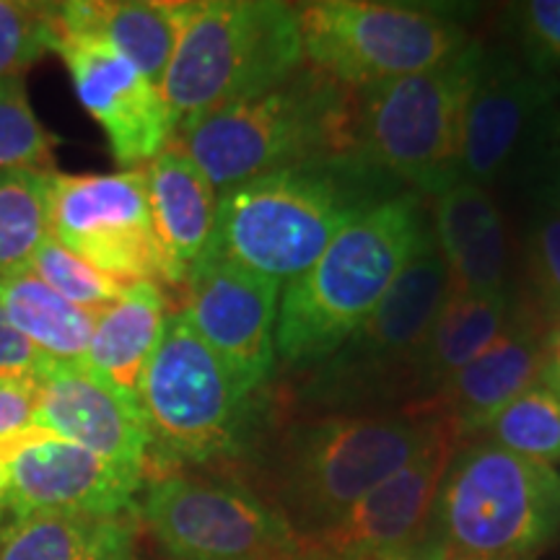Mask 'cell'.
<instances>
[{"label": "cell", "instance_id": "cell-7", "mask_svg": "<svg viewBox=\"0 0 560 560\" xmlns=\"http://www.w3.org/2000/svg\"><path fill=\"white\" fill-rule=\"evenodd\" d=\"M486 50L467 42L436 68L361 91L355 161L418 192H444L457 182L462 122Z\"/></svg>", "mask_w": 560, "mask_h": 560}, {"label": "cell", "instance_id": "cell-11", "mask_svg": "<svg viewBox=\"0 0 560 560\" xmlns=\"http://www.w3.org/2000/svg\"><path fill=\"white\" fill-rule=\"evenodd\" d=\"M140 490L138 520L170 560H299L296 532L247 488L161 472Z\"/></svg>", "mask_w": 560, "mask_h": 560}, {"label": "cell", "instance_id": "cell-13", "mask_svg": "<svg viewBox=\"0 0 560 560\" xmlns=\"http://www.w3.org/2000/svg\"><path fill=\"white\" fill-rule=\"evenodd\" d=\"M143 480L34 425L0 439V529L37 514L138 511Z\"/></svg>", "mask_w": 560, "mask_h": 560}, {"label": "cell", "instance_id": "cell-35", "mask_svg": "<svg viewBox=\"0 0 560 560\" xmlns=\"http://www.w3.org/2000/svg\"><path fill=\"white\" fill-rule=\"evenodd\" d=\"M37 380H0V439L34 429Z\"/></svg>", "mask_w": 560, "mask_h": 560}, {"label": "cell", "instance_id": "cell-17", "mask_svg": "<svg viewBox=\"0 0 560 560\" xmlns=\"http://www.w3.org/2000/svg\"><path fill=\"white\" fill-rule=\"evenodd\" d=\"M34 425L112 465L145 475L151 441L138 402L112 389L83 363L47 361L42 366Z\"/></svg>", "mask_w": 560, "mask_h": 560}, {"label": "cell", "instance_id": "cell-2", "mask_svg": "<svg viewBox=\"0 0 560 560\" xmlns=\"http://www.w3.org/2000/svg\"><path fill=\"white\" fill-rule=\"evenodd\" d=\"M223 195L262 174L317 161H355L350 89L304 62L265 94L192 117L172 143Z\"/></svg>", "mask_w": 560, "mask_h": 560}, {"label": "cell", "instance_id": "cell-14", "mask_svg": "<svg viewBox=\"0 0 560 560\" xmlns=\"http://www.w3.org/2000/svg\"><path fill=\"white\" fill-rule=\"evenodd\" d=\"M52 52L66 62L75 96L122 170H140L172 143L174 120L161 89L109 42L58 24Z\"/></svg>", "mask_w": 560, "mask_h": 560}, {"label": "cell", "instance_id": "cell-32", "mask_svg": "<svg viewBox=\"0 0 560 560\" xmlns=\"http://www.w3.org/2000/svg\"><path fill=\"white\" fill-rule=\"evenodd\" d=\"M524 247L532 291L545 314L560 322V213L550 208L537 210L529 221Z\"/></svg>", "mask_w": 560, "mask_h": 560}, {"label": "cell", "instance_id": "cell-16", "mask_svg": "<svg viewBox=\"0 0 560 560\" xmlns=\"http://www.w3.org/2000/svg\"><path fill=\"white\" fill-rule=\"evenodd\" d=\"M457 444V436L441 439L332 524L299 537V560H374L423 540Z\"/></svg>", "mask_w": 560, "mask_h": 560}, {"label": "cell", "instance_id": "cell-26", "mask_svg": "<svg viewBox=\"0 0 560 560\" xmlns=\"http://www.w3.org/2000/svg\"><path fill=\"white\" fill-rule=\"evenodd\" d=\"M0 306L11 325L52 363L79 366L100 314L70 304L26 268L0 272Z\"/></svg>", "mask_w": 560, "mask_h": 560}, {"label": "cell", "instance_id": "cell-21", "mask_svg": "<svg viewBox=\"0 0 560 560\" xmlns=\"http://www.w3.org/2000/svg\"><path fill=\"white\" fill-rule=\"evenodd\" d=\"M143 174L153 231L166 260V283L182 285L208 252L221 195L174 145L149 161Z\"/></svg>", "mask_w": 560, "mask_h": 560}, {"label": "cell", "instance_id": "cell-33", "mask_svg": "<svg viewBox=\"0 0 560 560\" xmlns=\"http://www.w3.org/2000/svg\"><path fill=\"white\" fill-rule=\"evenodd\" d=\"M511 30L532 70L545 75L560 70V0L516 3L511 9Z\"/></svg>", "mask_w": 560, "mask_h": 560}, {"label": "cell", "instance_id": "cell-19", "mask_svg": "<svg viewBox=\"0 0 560 560\" xmlns=\"http://www.w3.org/2000/svg\"><path fill=\"white\" fill-rule=\"evenodd\" d=\"M545 332L535 319L520 317L486 353L459 369L433 392L431 410L454 431V436H478L488 420L540 382Z\"/></svg>", "mask_w": 560, "mask_h": 560}, {"label": "cell", "instance_id": "cell-9", "mask_svg": "<svg viewBox=\"0 0 560 560\" xmlns=\"http://www.w3.org/2000/svg\"><path fill=\"white\" fill-rule=\"evenodd\" d=\"M452 289L450 268L431 240L346 342L314 363L306 402L338 416L412 392L420 348Z\"/></svg>", "mask_w": 560, "mask_h": 560}, {"label": "cell", "instance_id": "cell-8", "mask_svg": "<svg viewBox=\"0 0 560 560\" xmlns=\"http://www.w3.org/2000/svg\"><path fill=\"white\" fill-rule=\"evenodd\" d=\"M249 400L185 312H172L138 392L149 462L177 472L240 454L249 431Z\"/></svg>", "mask_w": 560, "mask_h": 560}, {"label": "cell", "instance_id": "cell-1", "mask_svg": "<svg viewBox=\"0 0 560 560\" xmlns=\"http://www.w3.org/2000/svg\"><path fill=\"white\" fill-rule=\"evenodd\" d=\"M429 242L431 226L420 195H392L361 208L317 262L280 291L278 359L291 366L327 359L380 306Z\"/></svg>", "mask_w": 560, "mask_h": 560}, {"label": "cell", "instance_id": "cell-36", "mask_svg": "<svg viewBox=\"0 0 560 560\" xmlns=\"http://www.w3.org/2000/svg\"><path fill=\"white\" fill-rule=\"evenodd\" d=\"M542 164H560V86L532 130Z\"/></svg>", "mask_w": 560, "mask_h": 560}, {"label": "cell", "instance_id": "cell-6", "mask_svg": "<svg viewBox=\"0 0 560 560\" xmlns=\"http://www.w3.org/2000/svg\"><path fill=\"white\" fill-rule=\"evenodd\" d=\"M558 529L556 467L516 457L486 439L454 450L429 529L452 558L527 560Z\"/></svg>", "mask_w": 560, "mask_h": 560}, {"label": "cell", "instance_id": "cell-10", "mask_svg": "<svg viewBox=\"0 0 560 560\" xmlns=\"http://www.w3.org/2000/svg\"><path fill=\"white\" fill-rule=\"evenodd\" d=\"M304 62L346 89H374L454 58L459 24L425 5L325 0L299 9Z\"/></svg>", "mask_w": 560, "mask_h": 560}, {"label": "cell", "instance_id": "cell-29", "mask_svg": "<svg viewBox=\"0 0 560 560\" xmlns=\"http://www.w3.org/2000/svg\"><path fill=\"white\" fill-rule=\"evenodd\" d=\"M26 270L34 272L42 283L50 285L62 299H68L70 304L94 314H102L128 289V283L104 276L89 262H83L81 257H75L52 234L39 244L32 260L26 262Z\"/></svg>", "mask_w": 560, "mask_h": 560}, {"label": "cell", "instance_id": "cell-30", "mask_svg": "<svg viewBox=\"0 0 560 560\" xmlns=\"http://www.w3.org/2000/svg\"><path fill=\"white\" fill-rule=\"evenodd\" d=\"M52 143L34 115L24 79H0V172L50 170Z\"/></svg>", "mask_w": 560, "mask_h": 560}, {"label": "cell", "instance_id": "cell-40", "mask_svg": "<svg viewBox=\"0 0 560 560\" xmlns=\"http://www.w3.org/2000/svg\"><path fill=\"white\" fill-rule=\"evenodd\" d=\"M452 560H470V558H452Z\"/></svg>", "mask_w": 560, "mask_h": 560}, {"label": "cell", "instance_id": "cell-25", "mask_svg": "<svg viewBox=\"0 0 560 560\" xmlns=\"http://www.w3.org/2000/svg\"><path fill=\"white\" fill-rule=\"evenodd\" d=\"M138 522V511L26 516L0 535V560H132Z\"/></svg>", "mask_w": 560, "mask_h": 560}, {"label": "cell", "instance_id": "cell-22", "mask_svg": "<svg viewBox=\"0 0 560 560\" xmlns=\"http://www.w3.org/2000/svg\"><path fill=\"white\" fill-rule=\"evenodd\" d=\"M190 5L153 0H73L58 3V24L109 42L161 89Z\"/></svg>", "mask_w": 560, "mask_h": 560}, {"label": "cell", "instance_id": "cell-5", "mask_svg": "<svg viewBox=\"0 0 560 560\" xmlns=\"http://www.w3.org/2000/svg\"><path fill=\"white\" fill-rule=\"evenodd\" d=\"M299 68V9L276 0H202L190 5L161 96L177 130L210 109L265 94Z\"/></svg>", "mask_w": 560, "mask_h": 560}, {"label": "cell", "instance_id": "cell-20", "mask_svg": "<svg viewBox=\"0 0 560 560\" xmlns=\"http://www.w3.org/2000/svg\"><path fill=\"white\" fill-rule=\"evenodd\" d=\"M436 249L450 268L454 291H509V234L486 187L454 182L436 198Z\"/></svg>", "mask_w": 560, "mask_h": 560}, {"label": "cell", "instance_id": "cell-4", "mask_svg": "<svg viewBox=\"0 0 560 560\" xmlns=\"http://www.w3.org/2000/svg\"><path fill=\"white\" fill-rule=\"evenodd\" d=\"M454 431L431 410L338 412L291 429L276 462V509L312 535Z\"/></svg>", "mask_w": 560, "mask_h": 560}, {"label": "cell", "instance_id": "cell-23", "mask_svg": "<svg viewBox=\"0 0 560 560\" xmlns=\"http://www.w3.org/2000/svg\"><path fill=\"white\" fill-rule=\"evenodd\" d=\"M166 319L170 312L159 283H130L122 296L96 317L83 366L138 402L140 382L156 353Z\"/></svg>", "mask_w": 560, "mask_h": 560}, {"label": "cell", "instance_id": "cell-3", "mask_svg": "<svg viewBox=\"0 0 560 560\" xmlns=\"http://www.w3.org/2000/svg\"><path fill=\"white\" fill-rule=\"evenodd\" d=\"M366 174L359 161H317L231 187L219 198L206 255L291 283L361 208L380 200L363 187Z\"/></svg>", "mask_w": 560, "mask_h": 560}, {"label": "cell", "instance_id": "cell-24", "mask_svg": "<svg viewBox=\"0 0 560 560\" xmlns=\"http://www.w3.org/2000/svg\"><path fill=\"white\" fill-rule=\"evenodd\" d=\"M520 312L509 291L462 293L452 289L420 348L412 371V395L431 400L441 384L486 353L514 325Z\"/></svg>", "mask_w": 560, "mask_h": 560}, {"label": "cell", "instance_id": "cell-27", "mask_svg": "<svg viewBox=\"0 0 560 560\" xmlns=\"http://www.w3.org/2000/svg\"><path fill=\"white\" fill-rule=\"evenodd\" d=\"M50 170L0 172V272L26 268L50 236Z\"/></svg>", "mask_w": 560, "mask_h": 560}, {"label": "cell", "instance_id": "cell-31", "mask_svg": "<svg viewBox=\"0 0 560 560\" xmlns=\"http://www.w3.org/2000/svg\"><path fill=\"white\" fill-rule=\"evenodd\" d=\"M58 3L0 0V79H21L42 55L52 52Z\"/></svg>", "mask_w": 560, "mask_h": 560}, {"label": "cell", "instance_id": "cell-37", "mask_svg": "<svg viewBox=\"0 0 560 560\" xmlns=\"http://www.w3.org/2000/svg\"><path fill=\"white\" fill-rule=\"evenodd\" d=\"M374 560H452V556H450V550L444 548V545H441L436 537L431 535H425L423 540H418V542H412V545H408V548H402V550H395V552H387V556H380V558H374Z\"/></svg>", "mask_w": 560, "mask_h": 560}, {"label": "cell", "instance_id": "cell-38", "mask_svg": "<svg viewBox=\"0 0 560 560\" xmlns=\"http://www.w3.org/2000/svg\"><path fill=\"white\" fill-rule=\"evenodd\" d=\"M542 384L560 397V322L552 325V330L545 335V361H542Z\"/></svg>", "mask_w": 560, "mask_h": 560}, {"label": "cell", "instance_id": "cell-34", "mask_svg": "<svg viewBox=\"0 0 560 560\" xmlns=\"http://www.w3.org/2000/svg\"><path fill=\"white\" fill-rule=\"evenodd\" d=\"M47 359L21 335L0 306V380H37Z\"/></svg>", "mask_w": 560, "mask_h": 560}, {"label": "cell", "instance_id": "cell-15", "mask_svg": "<svg viewBox=\"0 0 560 560\" xmlns=\"http://www.w3.org/2000/svg\"><path fill=\"white\" fill-rule=\"evenodd\" d=\"M185 317L219 353L247 395L270 380L276 366L280 291L268 280L223 257L202 255L185 278Z\"/></svg>", "mask_w": 560, "mask_h": 560}, {"label": "cell", "instance_id": "cell-28", "mask_svg": "<svg viewBox=\"0 0 560 560\" xmlns=\"http://www.w3.org/2000/svg\"><path fill=\"white\" fill-rule=\"evenodd\" d=\"M490 444L516 457L558 465L560 462V397L537 382L501 408L480 431Z\"/></svg>", "mask_w": 560, "mask_h": 560}, {"label": "cell", "instance_id": "cell-12", "mask_svg": "<svg viewBox=\"0 0 560 560\" xmlns=\"http://www.w3.org/2000/svg\"><path fill=\"white\" fill-rule=\"evenodd\" d=\"M50 234L62 247L120 283L166 280L145 192V174H55Z\"/></svg>", "mask_w": 560, "mask_h": 560}, {"label": "cell", "instance_id": "cell-39", "mask_svg": "<svg viewBox=\"0 0 560 560\" xmlns=\"http://www.w3.org/2000/svg\"><path fill=\"white\" fill-rule=\"evenodd\" d=\"M537 187H540L537 192H540L542 208H550L560 213V164H542Z\"/></svg>", "mask_w": 560, "mask_h": 560}, {"label": "cell", "instance_id": "cell-18", "mask_svg": "<svg viewBox=\"0 0 560 560\" xmlns=\"http://www.w3.org/2000/svg\"><path fill=\"white\" fill-rule=\"evenodd\" d=\"M560 81L511 58H490L475 81L462 122L457 182L486 187L514 159Z\"/></svg>", "mask_w": 560, "mask_h": 560}]
</instances>
